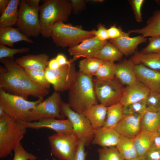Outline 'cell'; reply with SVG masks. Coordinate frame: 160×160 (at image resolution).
<instances>
[{
  "instance_id": "6da1fadb",
  "label": "cell",
  "mask_w": 160,
  "mask_h": 160,
  "mask_svg": "<svg viewBox=\"0 0 160 160\" xmlns=\"http://www.w3.org/2000/svg\"><path fill=\"white\" fill-rule=\"evenodd\" d=\"M0 60L4 66H0V89L27 100L30 96L39 98L48 95L49 90L34 83L25 69L17 64L15 60L6 58Z\"/></svg>"
},
{
  "instance_id": "7a4b0ae2",
  "label": "cell",
  "mask_w": 160,
  "mask_h": 160,
  "mask_svg": "<svg viewBox=\"0 0 160 160\" xmlns=\"http://www.w3.org/2000/svg\"><path fill=\"white\" fill-rule=\"evenodd\" d=\"M68 104L73 110L83 114L98 104L92 77L77 72L75 83L69 90Z\"/></svg>"
},
{
  "instance_id": "3957f363",
  "label": "cell",
  "mask_w": 160,
  "mask_h": 160,
  "mask_svg": "<svg viewBox=\"0 0 160 160\" xmlns=\"http://www.w3.org/2000/svg\"><path fill=\"white\" fill-rule=\"evenodd\" d=\"M72 10L71 3L67 0H44L39 10L41 34L44 37H51L54 24L67 21Z\"/></svg>"
},
{
  "instance_id": "277c9868",
  "label": "cell",
  "mask_w": 160,
  "mask_h": 160,
  "mask_svg": "<svg viewBox=\"0 0 160 160\" xmlns=\"http://www.w3.org/2000/svg\"><path fill=\"white\" fill-rule=\"evenodd\" d=\"M26 128L18 120L7 114L0 119V158L11 154L20 143L26 132Z\"/></svg>"
},
{
  "instance_id": "5b68a950",
  "label": "cell",
  "mask_w": 160,
  "mask_h": 160,
  "mask_svg": "<svg viewBox=\"0 0 160 160\" xmlns=\"http://www.w3.org/2000/svg\"><path fill=\"white\" fill-rule=\"evenodd\" d=\"M51 37L57 46L70 47L79 44L87 39L95 37V35L93 30H85L80 27L59 21L54 24Z\"/></svg>"
},
{
  "instance_id": "8992f818",
  "label": "cell",
  "mask_w": 160,
  "mask_h": 160,
  "mask_svg": "<svg viewBox=\"0 0 160 160\" xmlns=\"http://www.w3.org/2000/svg\"><path fill=\"white\" fill-rule=\"evenodd\" d=\"M43 98L36 101H29L23 97L10 94L0 89V105L6 113L16 119L26 121L31 112L40 103Z\"/></svg>"
},
{
  "instance_id": "52a82bcc",
  "label": "cell",
  "mask_w": 160,
  "mask_h": 160,
  "mask_svg": "<svg viewBox=\"0 0 160 160\" xmlns=\"http://www.w3.org/2000/svg\"><path fill=\"white\" fill-rule=\"evenodd\" d=\"M40 7H32L26 0L20 1L16 25L19 30L28 38L36 37L41 34L39 17Z\"/></svg>"
},
{
  "instance_id": "ba28073f",
  "label": "cell",
  "mask_w": 160,
  "mask_h": 160,
  "mask_svg": "<svg viewBox=\"0 0 160 160\" xmlns=\"http://www.w3.org/2000/svg\"><path fill=\"white\" fill-rule=\"evenodd\" d=\"M52 153L61 160H73L79 140L72 133H55L48 137Z\"/></svg>"
},
{
  "instance_id": "9c48e42d",
  "label": "cell",
  "mask_w": 160,
  "mask_h": 160,
  "mask_svg": "<svg viewBox=\"0 0 160 160\" xmlns=\"http://www.w3.org/2000/svg\"><path fill=\"white\" fill-rule=\"evenodd\" d=\"M61 115L67 117L72 123L73 132L85 146L92 143L94 136V129L87 118L82 114L73 110L68 103H63Z\"/></svg>"
},
{
  "instance_id": "30bf717a",
  "label": "cell",
  "mask_w": 160,
  "mask_h": 160,
  "mask_svg": "<svg viewBox=\"0 0 160 160\" xmlns=\"http://www.w3.org/2000/svg\"><path fill=\"white\" fill-rule=\"evenodd\" d=\"M95 95L100 104L108 107L120 103L125 88L116 79L108 81L93 80Z\"/></svg>"
},
{
  "instance_id": "8fae6325",
  "label": "cell",
  "mask_w": 160,
  "mask_h": 160,
  "mask_svg": "<svg viewBox=\"0 0 160 160\" xmlns=\"http://www.w3.org/2000/svg\"><path fill=\"white\" fill-rule=\"evenodd\" d=\"M63 103L60 94L55 91L31 112L25 122L36 121L49 118L64 119L65 117L60 113Z\"/></svg>"
},
{
  "instance_id": "7c38bea8",
  "label": "cell",
  "mask_w": 160,
  "mask_h": 160,
  "mask_svg": "<svg viewBox=\"0 0 160 160\" xmlns=\"http://www.w3.org/2000/svg\"><path fill=\"white\" fill-rule=\"evenodd\" d=\"M47 78L55 91L63 92L69 90L75 83L77 72L73 62L52 70L47 67L45 70Z\"/></svg>"
},
{
  "instance_id": "4fadbf2b",
  "label": "cell",
  "mask_w": 160,
  "mask_h": 160,
  "mask_svg": "<svg viewBox=\"0 0 160 160\" xmlns=\"http://www.w3.org/2000/svg\"><path fill=\"white\" fill-rule=\"evenodd\" d=\"M107 42L100 41L93 37L87 39L79 44L69 47L68 52L73 61L81 57L96 58L98 52Z\"/></svg>"
},
{
  "instance_id": "5bb4252c",
  "label": "cell",
  "mask_w": 160,
  "mask_h": 160,
  "mask_svg": "<svg viewBox=\"0 0 160 160\" xmlns=\"http://www.w3.org/2000/svg\"><path fill=\"white\" fill-rule=\"evenodd\" d=\"M18 120L26 128L35 129L49 128L55 131L58 134H68L73 132L72 125L68 119H57L54 118H49L31 122Z\"/></svg>"
},
{
  "instance_id": "9a60e30c",
  "label": "cell",
  "mask_w": 160,
  "mask_h": 160,
  "mask_svg": "<svg viewBox=\"0 0 160 160\" xmlns=\"http://www.w3.org/2000/svg\"><path fill=\"white\" fill-rule=\"evenodd\" d=\"M142 115L136 113L124 115L122 119L114 129L120 135L133 139L142 131Z\"/></svg>"
},
{
  "instance_id": "2e32d148",
  "label": "cell",
  "mask_w": 160,
  "mask_h": 160,
  "mask_svg": "<svg viewBox=\"0 0 160 160\" xmlns=\"http://www.w3.org/2000/svg\"><path fill=\"white\" fill-rule=\"evenodd\" d=\"M134 70L137 79L151 92L160 93V71L151 69L141 64H135Z\"/></svg>"
},
{
  "instance_id": "e0dca14e",
  "label": "cell",
  "mask_w": 160,
  "mask_h": 160,
  "mask_svg": "<svg viewBox=\"0 0 160 160\" xmlns=\"http://www.w3.org/2000/svg\"><path fill=\"white\" fill-rule=\"evenodd\" d=\"M150 91L142 83L137 81L127 86L120 103L123 106L141 101L147 97Z\"/></svg>"
},
{
  "instance_id": "ac0fdd59",
  "label": "cell",
  "mask_w": 160,
  "mask_h": 160,
  "mask_svg": "<svg viewBox=\"0 0 160 160\" xmlns=\"http://www.w3.org/2000/svg\"><path fill=\"white\" fill-rule=\"evenodd\" d=\"M94 136L91 143L102 147H116L121 135L114 129L104 127L94 129Z\"/></svg>"
},
{
  "instance_id": "d6986e66",
  "label": "cell",
  "mask_w": 160,
  "mask_h": 160,
  "mask_svg": "<svg viewBox=\"0 0 160 160\" xmlns=\"http://www.w3.org/2000/svg\"><path fill=\"white\" fill-rule=\"evenodd\" d=\"M49 56L46 53L29 54L17 58L15 62L25 69L45 70L47 67Z\"/></svg>"
},
{
  "instance_id": "ffe728a7",
  "label": "cell",
  "mask_w": 160,
  "mask_h": 160,
  "mask_svg": "<svg viewBox=\"0 0 160 160\" xmlns=\"http://www.w3.org/2000/svg\"><path fill=\"white\" fill-rule=\"evenodd\" d=\"M135 64L130 59L116 64L115 76L122 84L129 85L137 81L134 70Z\"/></svg>"
},
{
  "instance_id": "44dd1931",
  "label": "cell",
  "mask_w": 160,
  "mask_h": 160,
  "mask_svg": "<svg viewBox=\"0 0 160 160\" xmlns=\"http://www.w3.org/2000/svg\"><path fill=\"white\" fill-rule=\"evenodd\" d=\"M146 38L140 35L134 37L125 36L110 39L111 42L116 47L123 55L126 56L135 53L137 46L146 42Z\"/></svg>"
},
{
  "instance_id": "7402d4cb",
  "label": "cell",
  "mask_w": 160,
  "mask_h": 160,
  "mask_svg": "<svg viewBox=\"0 0 160 160\" xmlns=\"http://www.w3.org/2000/svg\"><path fill=\"white\" fill-rule=\"evenodd\" d=\"M22 41L34 43L33 40L22 33L17 28L12 27L0 28V44L12 47L14 43Z\"/></svg>"
},
{
  "instance_id": "603a6c76",
  "label": "cell",
  "mask_w": 160,
  "mask_h": 160,
  "mask_svg": "<svg viewBox=\"0 0 160 160\" xmlns=\"http://www.w3.org/2000/svg\"><path fill=\"white\" fill-rule=\"evenodd\" d=\"M128 33L140 34L145 38L160 36V9L153 13L144 27L129 30Z\"/></svg>"
},
{
  "instance_id": "cb8c5ba5",
  "label": "cell",
  "mask_w": 160,
  "mask_h": 160,
  "mask_svg": "<svg viewBox=\"0 0 160 160\" xmlns=\"http://www.w3.org/2000/svg\"><path fill=\"white\" fill-rule=\"evenodd\" d=\"M108 107L101 104L95 105L84 115L87 118L94 129L103 127L106 119Z\"/></svg>"
},
{
  "instance_id": "d4e9b609",
  "label": "cell",
  "mask_w": 160,
  "mask_h": 160,
  "mask_svg": "<svg viewBox=\"0 0 160 160\" xmlns=\"http://www.w3.org/2000/svg\"><path fill=\"white\" fill-rule=\"evenodd\" d=\"M20 0H10L0 17V28L12 27L16 24L18 17Z\"/></svg>"
},
{
  "instance_id": "484cf974",
  "label": "cell",
  "mask_w": 160,
  "mask_h": 160,
  "mask_svg": "<svg viewBox=\"0 0 160 160\" xmlns=\"http://www.w3.org/2000/svg\"><path fill=\"white\" fill-rule=\"evenodd\" d=\"M130 59L135 64H142L153 70H160V53L144 54L137 52Z\"/></svg>"
},
{
  "instance_id": "4316f807",
  "label": "cell",
  "mask_w": 160,
  "mask_h": 160,
  "mask_svg": "<svg viewBox=\"0 0 160 160\" xmlns=\"http://www.w3.org/2000/svg\"><path fill=\"white\" fill-rule=\"evenodd\" d=\"M155 133L142 131L133 139L134 145L139 157H144L148 151Z\"/></svg>"
},
{
  "instance_id": "83f0119b",
  "label": "cell",
  "mask_w": 160,
  "mask_h": 160,
  "mask_svg": "<svg viewBox=\"0 0 160 160\" xmlns=\"http://www.w3.org/2000/svg\"><path fill=\"white\" fill-rule=\"evenodd\" d=\"M142 131L155 133L160 126V112L145 111L141 119Z\"/></svg>"
},
{
  "instance_id": "f1b7e54d",
  "label": "cell",
  "mask_w": 160,
  "mask_h": 160,
  "mask_svg": "<svg viewBox=\"0 0 160 160\" xmlns=\"http://www.w3.org/2000/svg\"><path fill=\"white\" fill-rule=\"evenodd\" d=\"M116 147L124 160L131 159L139 157L134 145L133 139L121 135L120 140Z\"/></svg>"
},
{
  "instance_id": "f546056e",
  "label": "cell",
  "mask_w": 160,
  "mask_h": 160,
  "mask_svg": "<svg viewBox=\"0 0 160 160\" xmlns=\"http://www.w3.org/2000/svg\"><path fill=\"white\" fill-rule=\"evenodd\" d=\"M123 107L120 103L108 107L106 116L103 127L114 128L123 117Z\"/></svg>"
},
{
  "instance_id": "4dcf8cb0",
  "label": "cell",
  "mask_w": 160,
  "mask_h": 160,
  "mask_svg": "<svg viewBox=\"0 0 160 160\" xmlns=\"http://www.w3.org/2000/svg\"><path fill=\"white\" fill-rule=\"evenodd\" d=\"M123 55L116 47L107 41L99 51L96 58L103 61L114 62L121 60Z\"/></svg>"
},
{
  "instance_id": "1f68e13d",
  "label": "cell",
  "mask_w": 160,
  "mask_h": 160,
  "mask_svg": "<svg viewBox=\"0 0 160 160\" xmlns=\"http://www.w3.org/2000/svg\"><path fill=\"white\" fill-rule=\"evenodd\" d=\"M103 61L96 58H85L79 62V72L91 77L95 76Z\"/></svg>"
},
{
  "instance_id": "d6a6232c",
  "label": "cell",
  "mask_w": 160,
  "mask_h": 160,
  "mask_svg": "<svg viewBox=\"0 0 160 160\" xmlns=\"http://www.w3.org/2000/svg\"><path fill=\"white\" fill-rule=\"evenodd\" d=\"M116 66L114 62L103 61L95 74L96 79L102 81L114 79Z\"/></svg>"
},
{
  "instance_id": "836d02e7",
  "label": "cell",
  "mask_w": 160,
  "mask_h": 160,
  "mask_svg": "<svg viewBox=\"0 0 160 160\" xmlns=\"http://www.w3.org/2000/svg\"><path fill=\"white\" fill-rule=\"evenodd\" d=\"M25 69L34 83L40 87L49 90L51 84L47 78L45 70Z\"/></svg>"
},
{
  "instance_id": "e575fe53",
  "label": "cell",
  "mask_w": 160,
  "mask_h": 160,
  "mask_svg": "<svg viewBox=\"0 0 160 160\" xmlns=\"http://www.w3.org/2000/svg\"><path fill=\"white\" fill-rule=\"evenodd\" d=\"M98 160H124L116 147L98 148Z\"/></svg>"
},
{
  "instance_id": "d590c367",
  "label": "cell",
  "mask_w": 160,
  "mask_h": 160,
  "mask_svg": "<svg viewBox=\"0 0 160 160\" xmlns=\"http://www.w3.org/2000/svg\"><path fill=\"white\" fill-rule=\"evenodd\" d=\"M147 111L160 112V93L150 92L146 99Z\"/></svg>"
},
{
  "instance_id": "8d00e7d4",
  "label": "cell",
  "mask_w": 160,
  "mask_h": 160,
  "mask_svg": "<svg viewBox=\"0 0 160 160\" xmlns=\"http://www.w3.org/2000/svg\"><path fill=\"white\" fill-rule=\"evenodd\" d=\"M146 99L136 103L123 106L124 115L136 113L143 114L146 111Z\"/></svg>"
},
{
  "instance_id": "74e56055",
  "label": "cell",
  "mask_w": 160,
  "mask_h": 160,
  "mask_svg": "<svg viewBox=\"0 0 160 160\" xmlns=\"http://www.w3.org/2000/svg\"><path fill=\"white\" fill-rule=\"evenodd\" d=\"M30 49L27 47L19 48H11L5 45L0 44V59L8 58L14 59V55L17 53H22L28 52Z\"/></svg>"
},
{
  "instance_id": "f35d334b",
  "label": "cell",
  "mask_w": 160,
  "mask_h": 160,
  "mask_svg": "<svg viewBox=\"0 0 160 160\" xmlns=\"http://www.w3.org/2000/svg\"><path fill=\"white\" fill-rule=\"evenodd\" d=\"M14 156L12 160H37L38 158L32 153L27 151L21 143L14 149Z\"/></svg>"
},
{
  "instance_id": "ab89813d",
  "label": "cell",
  "mask_w": 160,
  "mask_h": 160,
  "mask_svg": "<svg viewBox=\"0 0 160 160\" xmlns=\"http://www.w3.org/2000/svg\"><path fill=\"white\" fill-rule=\"evenodd\" d=\"M140 52L144 54L160 53V36L150 37L148 44Z\"/></svg>"
},
{
  "instance_id": "60d3db41",
  "label": "cell",
  "mask_w": 160,
  "mask_h": 160,
  "mask_svg": "<svg viewBox=\"0 0 160 160\" xmlns=\"http://www.w3.org/2000/svg\"><path fill=\"white\" fill-rule=\"evenodd\" d=\"M144 1V0L129 1L131 6L136 20L138 22H141L143 20L141 9Z\"/></svg>"
},
{
  "instance_id": "b9f144b4",
  "label": "cell",
  "mask_w": 160,
  "mask_h": 160,
  "mask_svg": "<svg viewBox=\"0 0 160 160\" xmlns=\"http://www.w3.org/2000/svg\"><path fill=\"white\" fill-rule=\"evenodd\" d=\"M109 39H114L121 37L129 36V33L124 31L120 28H117L116 25L111 26L108 29Z\"/></svg>"
},
{
  "instance_id": "7bdbcfd3",
  "label": "cell",
  "mask_w": 160,
  "mask_h": 160,
  "mask_svg": "<svg viewBox=\"0 0 160 160\" xmlns=\"http://www.w3.org/2000/svg\"><path fill=\"white\" fill-rule=\"evenodd\" d=\"M95 36L99 40L103 41H106L109 39L108 29L105 26L99 23L97 26V30H93Z\"/></svg>"
},
{
  "instance_id": "ee69618b",
  "label": "cell",
  "mask_w": 160,
  "mask_h": 160,
  "mask_svg": "<svg viewBox=\"0 0 160 160\" xmlns=\"http://www.w3.org/2000/svg\"><path fill=\"white\" fill-rule=\"evenodd\" d=\"M85 146L83 143L79 140L73 160H85L87 152H85Z\"/></svg>"
},
{
  "instance_id": "f6af8a7d",
  "label": "cell",
  "mask_w": 160,
  "mask_h": 160,
  "mask_svg": "<svg viewBox=\"0 0 160 160\" xmlns=\"http://www.w3.org/2000/svg\"><path fill=\"white\" fill-rule=\"evenodd\" d=\"M87 1L84 0H71L69 1L71 5L72 10L77 13L84 7Z\"/></svg>"
},
{
  "instance_id": "bcb514c9",
  "label": "cell",
  "mask_w": 160,
  "mask_h": 160,
  "mask_svg": "<svg viewBox=\"0 0 160 160\" xmlns=\"http://www.w3.org/2000/svg\"><path fill=\"white\" fill-rule=\"evenodd\" d=\"M160 149V132L155 133L148 151Z\"/></svg>"
},
{
  "instance_id": "7dc6e473",
  "label": "cell",
  "mask_w": 160,
  "mask_h": 160,
  "mask_svg": "<svg viewBox=\"0 0 160 160\" xmlns=\"http://www.w3.org/2000/svg\"><path fill=\"white\" fill-rule=\"evenodd\" d=\"M144 158L145 160H160V149L149 151Z\"/></svg>"
},
{
  "instance_id": "c3c4849f",
  "label": "cell",
  "mask_w": 160,
  "mask_h": 160,
  "mask_svg": "<svg viewBox=\"0 0 160 160\" xmlns=\"http://www.w3.org/2000/svg\"><path fill=\"white\" fill-rule=\"evenodd\" d=\"M55 59L60 66L70 64L73 61L72 59L67 60L65 56L61 54H58Z\"/></svg>"
},
{
  "instance_id": "681fc988",
  "label": "cell",
  "mask_w": 160,
  "mask_h": 160,
  "mask_svg": "<svg viewBox=\"0 0 160 160\" xmlns=\"http://www.w3.org/2000/svg\"><path fill=\"white\" fill-rule=\"evenodd\" d=\"M60 65L55 58L52 59L49 61L47 67L52 70H55L58 69Z\"/></svg>"
},
{
  "instance_id": "f907efd6",
  "label": "cell",
  "mask_w": 160,
  "mask_h": 160,
  "mask_svg": "<svg viewBox=\"0 0 160 160\" xmlns=\"http://www.w3.org/2000/svg\"><path fill=\"white\" fill-rule=\"evenodd\" d=\"M10 0H0V14L1 15L7 7Z\"/></svg>"
},
{
  "instance_id": "816d5d0a",
  "label": "cell",
  "mask_w": 160,
  "mask_h": 160,
  "mask_svg": "<svg viewBox=\"0 0 160 160\" xmlns=\"http://www.w3.org/2000/svg\"><path fill=\"white\" fill-rule=\"evenodd\" d=\"M27 3L30 6L33 7H39L40 0H26Z\"/></svg>"
},
{
  "instance_id": "f5cc1de1",
  "label": "cell",
  "mask_w": 160,
  "mask_h": 160,
  "mask_svg": "<svg viewBox=\"0 0 160 160\" xmlns=\"http://www.w3.org/2000/svg\"><path fill=\"white\" fill-rule=\"evenodd\" d=\"M7 114L3 108L0 105V119L4 116Z\"/></svg>"
},
{
  "instance_id": "db71d44e",
  "label": "cell",
  "mask_w": 160,
  "mask_h": 160,
  "mask_svg": "<svg viewBox=\"0 0 160 160\" xmlns=\"http://www.w3.org/2000/svg\"><path fill=\"white\" fill-rule=\"evenodd\" d=\"M124 160H145L144 157H138L136 158L131 159H127Z\"/></svg>"
},
{
  "instance_id": "11a10c76",
  "label": "cell",
  "mask_w": 160,
  "mask_h": 160,
  "mask_svg": "<svg viewBox=\"0 0 160 160\" xmlns=\"http://www.w3.org/2000/svg\"><path fill=\"white\" fill-rule=\"evenodd\" d=\"M92 1L95 2H102L103 1V0H92Z\"/></svg>"
},
{
  "instance_id": "9f6ffc18",
  "label": "cell",
  "mask_w": 160,
  "mask_h": 160,
  "mask_svg": "<svg viewBox=\"0 0 160 160\" xmlns=\"http://www.w3.org/2000/svg\"><path fill=\"white\" fill-rule=\"evenodd\" d=\"M158 132H160V126L158 130Z\"/></svg>"
},
{
  "instance_id": "6f0895ef",
  "label": "cell",
  "mask_w": 160,
  "mask_h": 160,
  "mask_svg": "<svg viewBox=\"0 0 160 160\" xmlns=\"http://www.w3.org/2000/svg\"><path fill=\"white\" fill-rule=\"evenodd\" d=\"M52 160H57L56 159H55V158L53 157Z\"/></svg>"
}]
</instances>
